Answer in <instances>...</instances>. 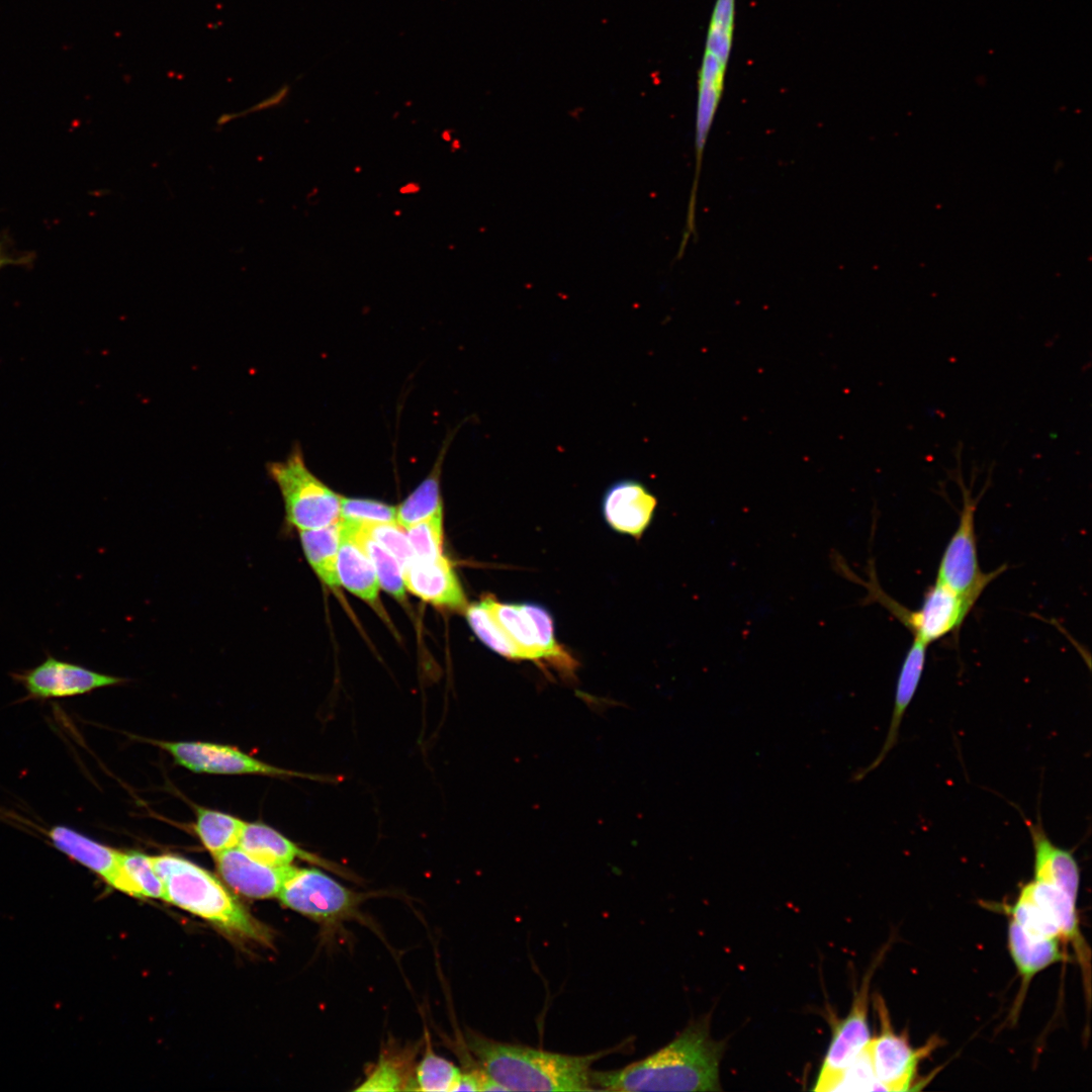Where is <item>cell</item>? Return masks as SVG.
<instances>
[{"label": "cell", "mask_w": 1092, "mask_h": 1092, "mask_svg": "<svg viewBox=\"0 0 1092 1092\" xmlns=\"http://www.w3.org/2000/svg\"><path fill=\"white\" fill-rule=\"evenodd\" d=\"M374 895L351 890L320 869L293 867L277 897L324 930H333L345 921L361 919V904Z\"/></svg>", "instance_id": "8992f818"}, {"label": "cell", "mask_w": 1092, "mask_h": 1092, "mask_svg": "<svg viewBox=\"0 0 1092 1092\" xmlns=\"http://www.w3.org/2000/svg\"><path fill=\"white\" fill-rule=\"evenodd\" d=\"M266 468L278 486L290 528L310 530L341 520L342 496L309 470L300 445H294L284 460L267 463Z\"/></svg>", "instance_id": "5b68a950"}, {"label": "cell", "mask_w": 1092, "mask_h": 1092, "mask_svg": "<svg viewBox=\"0 0 1092 1092\" xmlns=\"http://www.w3.org/2000/svg\"><path fill=\"white\" fill-rule=\"evenodd\" d=\"M349 522L359 543L370 558L379 585L391 596L402 600L405 594L402 569L397 560L379 543L368 536L358 522Z\"/></svg>", "instance_id": "83f0119b"}, {"label": "cell", "mask_w": 1092, "mask_h": 1092, "mask_svg": "<svg viewBox=\"0 0 1092 1092\" xmlns=\"http://www.w3.org/2000/svg\"><path fill=\"white\" fill-rule=\"evenodd\" d=\"M875 1008L881 1024L877 1037L868 1043L875 1075L884 1091H906L916 1075L919 1062L935 1048L936 1042L914 1049L906 1035L897 1034L883 997L875 996Z\"/></svg>", "instance_id": "9c48e42d"}, {"label": "cell", "mask_w": 1092, "mask_h": 1092, "mask_svg": "<svg viewBox=\"0 0 1092 1092\" xmlns=\"http://www.w3.org/2000/svg\"><path fill=\"white\" fill-rule=\"evenodd\" d=\"M218 873L237 893L255 899L277 897L293 866H271L239 846L214 855Z\"/></svg>", "instance_id": "4fadbf2b"}, {"label": "cell", "mask_w": 1092, "mask_h": 1092, "mask_svg": "<svg viewBox=\"0 0 1092 1092\" xmlns=\"http://www.w3.org/2000/svg\"><path fill=\"white\" fill-rule=\"evenodd\" d=\"M723 1046L710 1033V1017H703L644 1059L616 1070H592L590 1084L604 1091H719Z\"/></svg>", "instance_id": "6da1fadb"}, {"label": "cell", "mask_w": 1092, "mask_h": 1092, "mask_svg": "<svg viewBox=\"0 0 1092 1092\" xmlns=\"http://www.w3.org/2000/svg\"><path fill=\"white\" fill-rule=\"evenodd\" d=\"M289 90H290V88H289L288 85H283L281 88H279L272 95L262 99L261 101L253 104L252 106H250L249 108H247L245 110H242V111H239V112H226V113H223L217 118L216 125L218 127H221V126H224L225 124L230 123L231 121H233L235 119H238V118H241V117H244V116H246L248 114L257 113L259 111H263V110H266V109H270L272 107H276V106L280 105L286 99V97L289 94Z\"/></svg>", "instance_id": "836d02e7"}, {"label": "cell", "mask_w": 1092, "mask_h": 1092, "mask_svg": "<svg viewBox=\"0 0 1092 1092\" xmlns=\"http://www.w3.org/2000/svg\"><path fill=\"white\" fill-rule=\"evenodd\" d=\"M238 846L255 859L271 866H289L295 859L324 868L342 878L357 881L348 869L298 846L276 829L263 823H246Z\"/></svg>", "instance_id": "5bb4252c"}, {"label": "cell", "mask_w": 1092, "mask_h": 1092, "mask_svg": "<svg viewBox=\"0 0 1092 1092\" xmlns=\"http://www.w3.org/2000/svg\"><path fill=\"white\" fill-rule=\"evenodd\" d=\"M164 886V900L203 917L229 931L259 940L268 932L206 870L173 854L151 856Z\"/></svg>", "instance_id": "3957f363"}, {"label": "cell", "mask_w": 1092, "mask_h": 1092, "mask_svg": "<svg viewBox=\"0 0 1092 1092\" xmlns=\"http://www.w3.org/2000/svg\"><path fill=\"white\" fill-rule=\"evenodd\" d=\"M44 835L55 848L109 884L116 872L119 850L64 825L51 827Z\"/></svg>", "instance_id": "d6986e66"}, {"label": "cell", "mask_w": 1092, "mask_h": 1092, "mask_svg": "<svg viewBox=\"0 0 1092 1092\" xmlns=\"http://www.w3.org/2000/svg\"><path fill=\"white\" fill-rule=\"evenodd\" d=\"M1060 939L1032 934L1013 919L1008 925V946L1025 989L1031 979L1051 965L1066 960Z\"/></svg>", "instance_id": "ffe728a7"}, {"label": "cell", "mask_w": 1092, "mask_h": 1092, "mask_svg": "<svg viewBox=\"0 0 1092 1092\" xmlns=\"http://www.w3.org/2000/svg\"><path fill=\"white\" fill-rule=\"evenodd\" d=\"M339 584L362 600L374 603L379 583L373 564L355 536L352 525L341 520V540L337 556Z\"/></svg>", "instance_id": "ac0fdd59"}, {"label": "cell", "mask_w": 1092, "mask_h": 1092, "mask_svg": "<svg viewBox=\"0 0 1092 1092\" xmlns=\"http://www.w3.org/2000/svg\"><path fill=\"white\" fill-rule=\"evenodd\" d=\"M174 760L195 772L258 774L275 777H299L326 781L322 776L292 771L263 762L230 745L197 741H155Z\"/></svg>", "instance_id": "8fae6325"}, {"label": "cell", "mask_w": 1092, "mask_h": 1092, "mask_svg": "<svg viewBox=\"0 0 1092 1092\" xmlns=\"http://www.w3.org/2000/svg\"><path fill=\"white\" fill-rule=\"evenodd\" d=\"M961 487L963 508L960 521L941 555L935 580L977 602L990 582L1005 570V566L991 572L981 569L975 530L978 498H974L962 482Z\"/></svg>", "instance_id": "ba28073f"}, {"label": "cell", "mask_w": 1092, "mask_h": 1092, "mask_svg": "<svg viewBox=\"0 0 1092 1092\" xmlns=\"http://www.w3.org/2000/svg\"><path fill=\"white\" fill-rule=\"evenodd\" d=\"M727 65L705 53L698 83L695 151H705L708 135L721 100Z\"/></svg>", "instance_id": "44dd1931"}, {"label": "cell", "mask_w": 1092, "mask_h": 1092, "mask_svg": "<svg viewBox=\"0 0 1092 1092\" xmlns=\"http://www.w3.org/2000/svg\"><path fill=\"white\" fill-rule=\"evenodd\" d=\"M884 1091L879 1083L868 1046L839 1075L829 1091Z\"/></svg>", "instance_id": "1f68e13d"}, {"label": "cell", "mask_w": 1092, "mask_h": 1092, "mask_svg": "<svg viewBox=\"0 0 1092 1092\" xmlns=\"http://www.w3.org/2000/svg\"><path fill=\"white\" fill-rule=\"evenodd\" d=\"M411 1059L412 1052L380 1055L355 1091H408L414 1071Z\"/></svg>", "instance_id": "4316f807"}, {"label": "cell", "mask_w": 1092, "mask_h": 1092, "mask_svg": "<svg viewBox=\"0 0 1092 1092\" xmlns=\"http://www.w3.org/2000/svg\"><path fill=\"white\" fill-rule=\"evenodd\" d=\"M245 824L232 815L198 807L194 830L203 846L214 856L238 846Z\"/></svg>", "instance_id": "d4e9b609"}, {"label": "cell", "mask_w": 1092, "mask_h": 1092, "mask_svg": "<svg viewBox=\"0 0 1092 1092\" xmlns=\"http://www.w3.org/2000/svg\"><path fill=\"white\" fill-rule=\"evenodd\" d=\"M359 524L368 536L384 547L397 560L402 570L416 559L405 529L396 522Z\"/></svg>", "instance_id": "4dcf8cb0"}, {"label": "cell", "mask_w": 1092, "mask_h": 1092, "mask_svg": "<svg viewBox=\"0 0 1092 1092\" xmlns=\"http://www.w3.org/2000/svg\"><path fill=\"white\" fill-rule=\"evenodd\" d=\"M128 895L164 899V886L151 856L138 851H119L116 872L108 884Z\"/></svg>", "instance_id": "7402d4cb"}, {"label": "cell", "mask_w": 1092, "mask_h": 1092, "mask_svg": "<svg viewBox=\"0 0 1092 1092\" xmlns=\"http://www.w3.org/2000/svg\"><path fill=\"white\" fill-rule=\"evenodd\" d=\"M10 675L25 689L27 699L32 700L75 697L123 681V678L61 660L50 653L36 666Z\"/></svg>", "instance_id": "7c38bea8"}, {"label": "cell", "mask_w": 1092, "mask_h": 1092, "mask_svg": "<svg viewBox=\"0 0 1092 1092\" xmlns=\"http://www.w3.org/2000/svg\"><path fill=\"white\" fill-rule=\"evenodd\" d=\"M451 439L452 436H450L442 446L430 474L396 508V523L403 529L443 510L440 491V475Z\"/></svg>", "instance_id": "cb8c5ba5"}, {"label": "cell", "mask_w": 1092, "mask_h": 1092, "mask_svg": "<svg viewBox=\"0 0 1092 1092\" xmlns=\"http://www.w3.org/2000/svg\"><path fill=\"white\" fill-rule=\"evenodd\" d=\"M656 506V497L645 485L634 479H622L607 488L602 511L610 528L639 539L650 525Z\"/></svg>", "instance_id": "9a60e30c"}, {"label": "cell", "mask_w": 1092, "mask_h": 1092, "mask_svg": "<svg viewBox=\"0 0 1092 1092\" xmlns=\"http://www.w3.org/2000/svg\"><path fill=\"white\" fill-rule=\"evenodd\" d=\"M402 575L404 586L424 601L454 610L467 608L460 582L443 555L433 560L415 559Z\"/></svg>", "instance_id": "2e32d148"}, {"label": "cell", "mask_w": 1092, "mask_h": 1092, "mask_svg": "<svg viewBox=\"0 0 1092 1092\" xmlns=\"http://www.w3.org/2000/svg\"><path fill=\"white\" fill-rule=\"evenodd\" d=\"M491 598L466 608L468 624L479 640L495 653L514 660V650L498 623L490 604Z\"/></svg>", "instance_id": "f1b7e54d"}, {"label": "cell", "mask_w": 1092, "mask_h": 1092, "mask_svg": "<svg viewBox=\"0 0 1092 1092\" xmlns=\"http://www.w3.org/2000/svg\"><path fill=\"white\" fill-rule=\"evenodd\" d=\"M867 573L869 578L866 580L855 572L848 575V580L861 584L868 590L863 605L880 604L913 634V639L927 646L958 633L976 604L975 601L934 580L925 592L921 606L917 610H909L884 592L872 560L869 561Z\"/></svg>", "instance_id": "277c9868"}, {"label": "cell", "mask_w": 1092, "mask_h": 1092, "mask_svg": "<svg viewBox=\"0 0 1092 1092\" xmlns=\"http://www.w3.org/2000/svg\"><path fill=\"white\" fill-rule=\"evenodd\" d=\"M416 559L433 560L442 556L443 510L405 529Z\"/></svg>", "instance_id": "f546056e"}, {"label": "cell", "mask_w": 1092, "mask_h": 1092, "mask_svg": "<svg viewBox=\"0 0 1092 1092\" xmlns=\"http://www.w3.org/2000/svg\"><path fill=\"white\" fill-rule=\"evenodd\" d=\"M4 243L5 242L2 240V237H1L0 238V269L3 268L4 266H7V265H23V264H27L29 261H31V255L28 256V257H26L24 255L13 256V255H11L9 253H6L5 252L6 248H5Z\"/></svg>", "instance_id": "e575fe53"}, {"label": "cell", "mask_w": 1092, "mask_h": 1092, "mask_svg": "<svg viewBox=\"0 0 1092 1092\" xmlns=\"http://www.w3.org/2000/svg\"><path fill=\"white\" fill-rule=\"evenodd\" d=\"M926 650V644L917 639H913V642L904 657L898 675L893 713L885 742L874 760L868 766L857 770L853 775L852 781H860L871 771L876 769L895 746L898 740L901 722L921 680L925 666Z\"/></svg>", "instance_id": "e0dca14e"}, {"label": "cell", "mask_w": 1092, "mask_h": 1092, "mask_svg": "<svg viewBox=\"0 0 1092 1092\" xmlns=\"http://www.w3.org/2000/svg\"><path fill=\"white\" fill-rule=\"evenodd\" d=\"M340 519L359 523H392L396 522V508L373 499L342 496Z\"/></svg>", "instance_id": "d6a6232c"}, {"label": "cell", "mask_w": 1092, "mask_h": 1092, "mask_svg": "<svg viewBox=\"0 0 1092 1092\" xmlns=\"http://www.w3.org/2000/svg\"><path fill=\"white\" fill-rule=\"evenodd\" d=\"M883 954L882 951L868 970L846 1017L833 1026L832 1039L813 1088L816 1091H829L871 1039L868 1025L870 983Z\"/></svg>", "instance_id": "30bf717a"}, {"label": "cell", "mask_w": 1092, "mask_h": 1092, "mask_svg": "<svg viewBox=\"0 0 1092 1092\" xmlns=\"http://www.w3.org/2000/svg\"><path fill=\"white\" fill-rule=\"evenodd\" d=\"M491 609L514 650L515 660H532L572 676L577 662L555 638L554 621L543 606L531 603H499Z\"/></svg>", "instance_id": "52a82bcc"}, {"label": "cell", "mask_w": 1092, "mask_h": 1092, "mask_svg": "<svg viewBox=\"0 0 1092 1092\" xmlns=\"http://www.w3.org/2000/svg\"><path fill=\"white\" fill-rule=\"evenodd\" d=\"M464 1037L478 1068L507 1091H594L592 1066L615 1050L571 1056L498 1041L471 1029Z\"/></svg>", "instance_id": "7a4b0ae2"}, {"label": "cell", "mask_w": 1092, "mask_h": 1092, "mask_svg": "<svg viewBox=\"0 0 1092 1092\" xmlns=\"http://www.w3.org/2000/svg\"><path fill=\"white\" fill-rule=\"evenodd\" d=\"M461 1069L437 1055L431 1036L425 1029V1049L421 1061L414 1067L408 1091H452Z\"/></svg>", "instance_id": "484cf974"}, {"label": "cell", "mask_w": 1092, "mask_h": 1092, "mask_svg": "<svg viewBox=\"0 0 1092 1092\" xmlns=\"http://www.w3.org/2000/svg\"><path fill=\"white\" fill-rule=\"evenodd\" d=\"M299 537L306 560L317 576L329 586H338L341 520L322 528L299 531Z\"/></svg>", "instance_id": "603a6c76"}]
</instances>
